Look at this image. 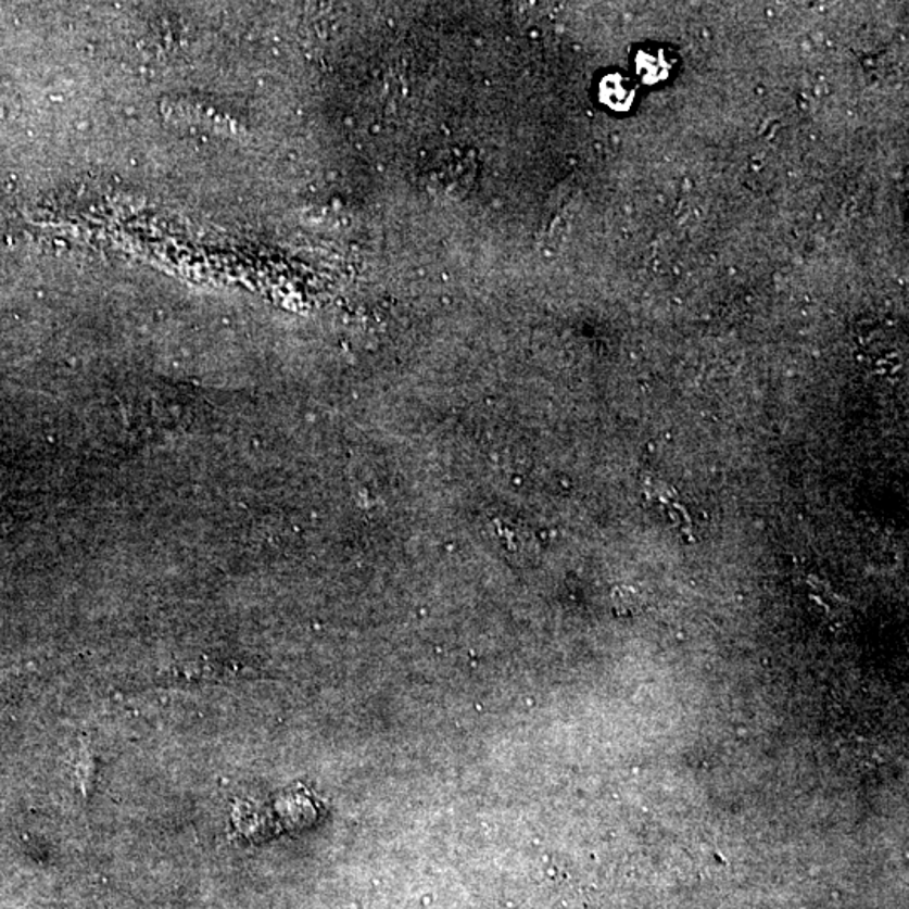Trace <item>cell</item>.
<instances>
[{
	"mask_svg": "<svg viewBox=\"0 0 909 909\" xmlns=\"http://www.w3.org/2000/svg\"><path fill=\"white\" fill-rule=\"evenodd\" d=\"M615 606L620 614H633L640 606V598L633 590L620 588L615 592Z\"/></svg>",
	"mask_w": 909,
	"mask_h": 909,
	"instance_id": "cell-1",
	"label": "cell"
}]
</instances>
